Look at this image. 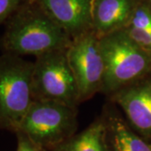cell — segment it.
<instances>
[{
  "label": "cell",
  "mask_w": 151,
  "mask_h": 151,
  "mask_svg": "<svg viewBox=\"0 0 151 151\" xmlns=\"http://www.w3.org/2000/svg\"><path fill=\"white\" fill-rule=\"evenodd\" d=\"M71 38L36 2L35 7L19 9L13 16L2 40L6 53L39 55L67 50Z\"/></svg>",
  "instance_id": "cell-1"
},
{
  "label": "cell",
  "mask_w": 151,
  "mask_h": 151,
  "mask_svg": "<svg viewBox=\"0 0 151 151\" xmlns=\"http://www.w3.org/2000/svg\"><path fill=\"white\" fill-rule=\"evenodd\" d=\"M104 61L102 92L111 96L139 80L151 68V54L139 46L125 29L99 38Z\"/></svg>",
  "instance_id": "cell-2"
},
{
  "label": "cell",
  "mask_w": 151,
  "mask_h": 151,
  "mask_svg": "<svg viewBox=\"0 0 151 151\" xmlns=\"http://www.w3.org/2000/svg\"><path fill=\"white\" fill-rule=\"evenodd\" d=\"M34 62L5 53L0 57V129L16 133L34 102Z\"/></svg>",
  "instance_id": "cell-3"
},
{
  "label": "cell",
  "mask_w": 151,
  "mask_h": 151,
  "mask_svg": "<svg viewBox=\"0 0 151 151\" xmlns=\"http://www.w3.org/2000/svg\"><path fill=\"white\" fill-rule=\"evenodd\" d=\"M76 109L54 101H34L17 132L51 151L75 134ZM16 132V133H17Z\"/></svg>",
  "instance_id": "cell-4"
},
{
  "label": "cell",
  "mask_w": 151,
  "mask_h": 151,
  "mask_svg": "<svg viewBox=\"0 0 151 151\" xmlns=\"http://www.w3.org/2000/svg\"><path fill=\"white\" fill-rule=\"evenodd\" d=\"M66 50H54L36 57L32 74L34 101H54L75 108L80 103Z\"/></svg>",
  "instance_id": "cell-5"
},
{
  "label": "cell",
  "mask_w": 151,
  "mask_h": 151,
  "mask_svg": "<svg viewBox=\"0 0 151 151\" xmlns=\"http://www.w3.org/2000/svg\"><path fill=\"white\" fill-rule=\"evenodd\" d=\"M66 55L77 84L79 102L102 92L105 68L97 35L91 30L73 39Z\"/></svg>",
  "instance_id": "cell-6"
},
{
  "label": "cell",
  "mask_w": 151,
  "mask_h": 151,
  "mask_svg": "<svg viewBox=\"0 0 151 151\" xmlns=\"http://www.w3.org/2000/svg\"><path fill=\"white\" fill-rule=\"evenodd\" d=\"M110 97L123 110L133 129L144 137H151V81H136Z\"/></svg>",
  "instance_id": "cell-7"
},
{
  "label": "cell",
  "mask_w": 151,
  "mask_h": 151,
  "mask_svg": "<svg viewBox=\"0 0 151 151\" xmlns=\"http://www.w3.org/2000/svg\"><path fill=\"white\" fill-rule=\"evenodd\" d=\"M71 40L92 30L94 0H35Z\"/></svg>",
  "instance_id": "cell-8"
},
{
  "label": "cell",
  "mask_w": 151,
  "mask_h": 151,
  "mask_svg": "<svg viewBox=\"0 0 151 151\" xmlns=\"http://www.w3.org/2000/svg\"><path fill=\"white\" fill-rule=\"evenodd\" d=\"M137 6L136 0H94L92 31L100 38L126 28Z\"/></svg>",
  "instance_id": "cell-9"
},
{
  "label": "cell",
  "mask_w": 151,
  "mask_h": 151,
  "mask_svg": "<svg viewBox=\"0 0 151 151\" xmlns=\"http://www.w3.org/2000/svg\"><path fill=\"white\" fill-rule=\"evenodd\" d=\"M102 118L108 151H151L150 145L137 134L114 108H107Z\"/></svg>",
  "instance_id": "cell-10"
},
{
  "label": "cell",
  "mask_w": 151,
  "mask_h": 151,
  "mask_svg": "<svg viewBox=\"0 0 151 151\" xmlns=\"http://www.w3.org/2000/svg\"><path fill=\"white\" fill-rule=\"evenodd\" d=\"M51 151H108L103 119H97Z\"/></svg>",
  "instance_id": "cell-11"
},
{
  "label": "cell",
  "mask_w": 151,
  "mask_h": 151,
  "mask_svg": "<svg viewBox=\"0 0 151 151\" xmlns=\"http://www.w3.org/2000/svg\"><path fill=\"white\" fill-rule=\"evenodd\" d=\"M127 26H132L151 33L150 9L145 5L138 4Z\"/></svg>",
  "instance_id": "cell-12"
},
{
  "label": "cell",
  "mask_w": 151,
  "mask_h": 151,
  "mask_svg": "<svg viewBox=\"0 0 151 151\" xmlns=\"http://www.w3.org/2000/svg\"><path fill=\"white\" fill-rule=\"evenodd\" d=\"M25 0H0V23L14 14Z\"/></svg>",
  "instance_id": "cell-13"
},
{
  "label": "cell",
  "mask_w": 151,
  "mask_h": 151,
  "mask_svg": "<svg viewBox=\"0 0 151 151\" xmlns=\"http://www.w3.org/2000/svg\"><path fill=\"white\" fill-rule=\"evenodd\" d=\"M15 134H17L18 139L16 151H48L34 143L25 134L20 132H17Z\"/></svg>",
  "instance_id": "cell-14"
},
{
  "label": "cell",
  "mask_w": 151,
  "mask_h": 151,
  "mask_svg": "<svg viewBox=\"0 0 151 151\" xmlns=\"http://www.w3.org/2000/svg\"><path fill=\"white\" fill-rule=\"evenodd\" d=\"M150 1V4H151V0H149Z\"/></svg>",
  "instance_id": "cell-15"
},
{
  "label": "cell",
  "mask_w": 151,
  "mask_h": 151,
  "mask_svg": "<svg viewBox=\"0 0 151 151\" xmlns=\"http://www.w3.org/2000/svg\"><path fill=\"white\" fill-rule=\"evenodd\" d=\"M150 147H151V144H150Z\"/></svg>",
  "instance_id": "cell-16"
}]
</instances>
